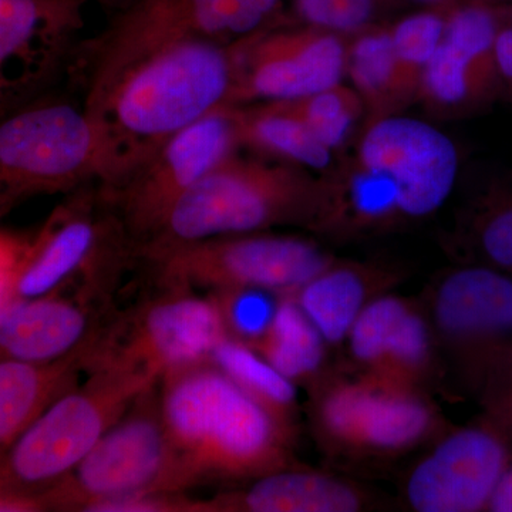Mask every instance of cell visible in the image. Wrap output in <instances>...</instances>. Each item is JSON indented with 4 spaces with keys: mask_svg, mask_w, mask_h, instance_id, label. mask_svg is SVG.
Wrapping results in <instances>:
<instances>
[{
    "mask_svg": "<svg viewBox=\"0 0 512 512\" xmlns=\"http://www.w3.org/2000/svg\"><path fill=\"white\" fill-rule=\"evenodd\" d=\"M89 0H0V111L45 86L76 45Z\"/></svg>",
    "mask_w": 512,
    "mask_h": 512,
    "instance_id": "15",
    "label": "cell"
},
{
    "mask_svg": "<svg viewBox=\"0 0 512 512\" xmlns=\"http://www.w3.org/2000/svg\"><path fill=\"white\" fill-rule=\"evenodd\" d=\"M413 2L421 3V5L436 6L446 2V0H413Z\"/></svg>",
    "mask_w": 512,
    "mask_h": 512,
    "instance_id": "37",
    "label": "cell"
},
{
    "mask_svg": "<svg viewBox=\"0 0 512 512\" xmlns=\"http://www.w3.org/2000/svg\"><path fill=\"white\" fill-rule=\"evenodd\" d=\"M318 421L326 439L343 450L397 454L433 436L437 414L421 390L363 375L329 387Z\"/></svg>",
    "mask_w": 512,
    "mask_h": 512,
    "instance_id": "13",
    "label": "cell"
},
{
    "mask_svg": "<svg viewBox=\"0 0 512 512\" xmlns=\"http://www.w3.org/2000/svg\"><path fill=\"white\" fill-rule=\"evenodd\" d=\"M497 73L512 83V29L498 30L494 42Z\"/></svg>",
    "mask_w": 512,
    "mask_h": 512,
    "instance_id": "35",
    "label": "cell"
},
{
    "mask_svg": "<svg viewBox=\"0 0 512 512\" xmlns=\"http://www.w3.org/2000/svg\"><path fill=\"white\" fill-rule=\"evenodd\" d=\"M446 20L447 16L427 10L406 16L390 26L394 80L402 113L417 103L421 80L443 37Z\"/></svg>",
    "mask_w": 512,
    "mask_h": 512,
    "instance_id": "28",
    "label": "cell"
},
{
    "mask_svg": "<svg viewBox=\"0 0 512 512\" xmlns=\"http://www.w3.org/2000/svg\"><path fill=\"white\" fill-rule=\"evenodd\" d=\"M124 328L123 336L93 345L86 367H119L158 383L210 363L212 352L227 338L214 299L188 293L151 303Z\"/></svg>",
    "mask_w": 512,
    "mask_h": 512,
    "instance_id": "12",
    "label": "cell"
},
{
    "mask_svg": "<svg viewBox=\"0 0 512 512\" xmlns=\"http://www.w3.org/2000/svg\"><path fill=\"white\" fill-rule=\"evenodd\" d=\"M96 128L67 103L26 107L0 123V197L76 191L103 181Z\"/></svg>",
    "mask_w": 512,
    "mask_h": 512,
    "instance_id": "9",
    "label": "cell"
},
{
    "mask_svg": "<svg viewBox=\"0 0 512 512\" xmlns=\"http://www.w3.org/2000/svg\"><path fill=\"white\" fill-rule=\"evenodd\" d=\"M28 242L0 232V308L15 298L16 279Z\"/></svg>",
    "mask_w": 512,
    "mask_h": 512,
    "instance_id": "34",
    "label": "cell"
},
{
    "mask_svg": "<svg viewBox=\"0 0 512 512\" xmlns=\"http://www.w3.org/2000/svg\"><path fill=\"white\" fill-rule=\"evenodd\" d=\"M328 343L291 295H282L271 329L256 352L293 383L318 377Z\"/></svg>",
    "mask_w": 512,
    "mask_h": 512,
    "instance_id": "25",
    "label": "cell"
},
{
    "mask_svg": "<svg viewBox=\"0 0 512 512\" xmlns=\"http://www.w3.org/2000/svg\"><path fill=\"white\" fill-rule=\"evenodd\" d=\"M393 275L379 266L338 262L312 276L298 291L289 293L329 345L346 342L353 323L377 288L389 285Z\"/></svg>",
    "mask_w": 512,
    "mask_h": 512,
    "instance_id": "20",
    "label": "cell"
},
{
    "mask_svg": "<svg viewBox=\"0 0 512 512\" xmlns=\"http://www.w3.org/2000/svg\"><path fill=\"white\" fill-rule=\"evenodd\" d=\"M229 45L181 40L144 53L89 83L83 109L99 136L111 185L130 174L175 134L229 106Z\"/></svg>",
    "mask_w": 512,
    "mask_h": 512,
    "instance_id": "2",
    "label": "cell"
},
{
    "mask_svg": "<svg viewBox=\"0 0 512 512\" xmlns=\"http://www.w3.org/2000/svg\"><path fill=\"white\" fill-rule=\"evenodd\" d=\"M457 174L456 144L429 121L403 114L366 121L319 174L309 229L355 239L426 220L450 197Z\"/></svg>",
    "mask_w": 512,
    "mask_h": 512,
    "instance_id": "1",
    "label": "cell"
},
{
    "mask_svg": "<svg viewBox=\"0 0 512 512\" xmlns=\"http://www.w3.org/2000/svg\"><path fill=\"white\" fill-rule=\"evenodd\" d=\"M170 288H259L289 295L335 261L311 239L271 232L224 235L138 251Z\"/></svg>",
    "mask_w": 512,
    "mask_h": 512,
    "instance_id": "8",
    "label": "cell"
},
{
    "mask_svg": "<svg viewBox=\"0 0 512 512\" xmlns=\"http://www.w3.org/2000/svg\"><path fill=\"white\" fill-rule=\"evenodd\" d=\"M154 389L97 441L69 476L43 491L50 510L90 511L137 494H180L197 478L168 437Z\"/></svg>",
    "mask_w": 512,
    "mask_h": 512,
    "instance_id": "6",
    "label": "cell"
},
{
    "mask_svg": "<svg viewBox=\"0 0 512 512\" xmlns=\"http://www.w3.org/2000/svg\"><path fill=\"white\" fill-rule=\"evenodd\" d=\"M90 379L46 407L0 451V493L42 494L77 467L104 433L157 383L114 366H90Z\"/></svg>",
    "mask_w": 512,
    "mask_h": 512,
    "instance_id": "5",
    "label": "cell"
},
{
    "mask_svg": "<svg viewBox=\"0 0 512 512\" xmlns=\"http://www.w3.org/2000/svg\"><path fill=\"white\" fill-rule=\"evenodd\" d=\"M507 467V450L495 434L454 431L413 468L407 503L417 512L483 510Z\"/></svg>",
    "mask_w": 512,
    "mask_h": 512,
    "instance_id": "16",
    "label": "cell"
},
{
    "mask_svg": "<svg viewBox=\"0 0 512 512\" xmlns=\"http://www.w3.org/2000/svg\"><path fill=\"white\" fill-rule=\"evenodd\" d=\"M90 313L77 302L13 298L0 308V360L52 363L92 349Z\"/></svg>",
    "mask_w": 512,
    "mask_h": 512,
    "instance_id": "18",
    "label": "cell"
},
{
    "mask_svg": "<svg viewBox=\"0 0 512 512\" xmlns=\"http://www.w3.org/2000/svg\"><path fill=\"white\" fill-rule=\"evenodd\" d=\"M497 74L494 57L464 45L444 29L421 80L417 103L430 116L446 117L477 100Z\"/></svg>",
    "mask_w": 512,
    "mask_h": 512,
    "instance_id": "23",
    "label": "cell"
},
{
    "mask_svg": "<svg viewBox=\"0 0 512 512\" xmlns=\"http://www.w3.org/2000/svg\"><path fill=\"white\" fill-rule=\"evenodd\" d=\"M319 197V174L269 158L242 157L237 151L208 171L175 204L160 231L134 251L288 225L309 229Z\"/></svg>",
    "mask_w": 512,
    "mask_h": 512,
    "instance_id": "4",
    "label": "cell"
},
{
    "mask_svg": "<svg viewBox=\"0 0 512 512\" xmlns=\"http://www.w3.org/2000/svg\"><path fill=\"white\" fill-rule=\"evenodd\" d=\"M84 188L57 208L39 235L28 242L16 279L15 298L52 295L101 259L121 256L133 248L103 198L101 210H97L99 195Z\"/></svg>",
    "mask_w": 512,
    "mask_h": 512,
    "instance_id": "14",
    "label": "cell"
},
{
    "mask_svg": "<svg viewBox=\"0 0 512 512\" xmlns=\"http://www.w3.org/2000/svg\"><path fill=\"white\" fill-rule=\"evenodd\" d=\"M348 37L312 26L262 30L229 45V106L301 99L345 80Z\"/></svg>",
    "mask_w": 512,
    "mask_h": 512,
    "instance_id": "11",
    "label": "cell"
},
{
    "mask_svg": "<svg viewBox=\"0 0 512 512\" xmlns=\"http://www.w3.org/2000/svg\"><path fill=\"white\" fill-rule=\"evenodd\" d=\"M284 103L333 156L353 143L366 121V109L350 84L340 82Z\"/></svg>",
    "mask_w": 512,
    "mask_h": 512,
    "instance_id": "27",
    "label": "cell"
},
{
    "mask_svg": "<svg viewBox=\"0 0 512 512\" xmlns=\"http://www.w3.org/2000/svg\"><path fill=\"white\" fill-rule=\"evenodd\" d=\"M436 348L426 312L410 305L389 340L383 365L375 377L421 390V384L429 382L433 375Z\"/></svg>",
    "mask_w": 512,
    "mask_h": 512,
    "instance_id": "29",
    "label": "cell"
},
{
    "mask_svg": "<svg viewBox=\"0 0 512 512\" xmlns=\"http://www.w3.org/2000/svg\"><path fill=\"white\" fill-rule=\"evenodd\" d=\"M89 350L52 363L0 360V451L18 439L57 397L76 386Z\"/></svg>",
    "mask_w": 512,
    "mask_h": 512,
    "instance_id": "22",
    "label": "cell"
},
{
    "mask_svg": "<svg viewBox=\"0 0 512 512\" xmlns=\"http://www.w3.org/2000/svg\"><path fill=\"white\" fill-rule=\"evenodd\" d=\"M424 312L437 348L457 359L512 336V279L480 266L457 269L434 285Z\"/></svg>",
    "mask_w": 512,
    "mask_h": 512,
    "instance_id": "17",
    "label": "cell"
},
{
    "mask_svg": "<svg viewBox=\"0 0 512 512\" xmlns=\"http://www.w3.org/2000/svg\"><path fill=\"white\" fill-rule=\"evenodd\" d=\"M478 237L481 249L493 264L512 269V202L485 218Z\"/></svg>",
    "mask_w": 512,
    "mask_h": 512,
    "instance_id": "33",
    "label": "cell"
},
{
    "mask_svg": "<svg viewBox=\"0 0 512 512\" xmlns=\"http://www.w3.org/2000/svg\"><path fill=\"white\" fill-rule=\"evenodd\" d=\"M241 150L229 106L184 128L100 195L133 248L150 241L175 204L215 165Z\"/></svg>",
    "mask_w": 512,
    "mask_h": 512,
    "instance_id": "10",
    "label": "cell"
},
{
    "mask_svg": "<svg viewBox=\"0 0 512 512\" xmlns=\"http://www.w3.org/2000/svg\"><path fill=\"white\" fill-rule=\"evenodd\" d=\"M161 419L197 478L242 480L293 467V430L212 363L164 377Z\"/></svg>",
    "mask_w": 512,
    "mask_h": 512,
    "instance_id": "3",
    "label": "cell"
},
{
    "mask_svg": "<svg viewBox=\"0 0 512 512\" xmlns=\"http://www.w3.org/2000/svg\"><path fill=\"white\" fill-rule=\"evenodd\" d=\"M410 305L396 295H379L360 312L346 342L350 355L365 370L363 375L379 373L389 340Z\"/></svg>",
    "mask_w": 512,
    "mask_h": 512,
    "instance_id": "30",
    "label": "cell"
},
{
    "mask_svg": "<svg viewBox=\"0 0 512 512\" xmlns=\"http://www.w3.org/2000/svg\"><path fill=\"white\" fill-rule=\"evenodd\" d=\"M239 148L254 156L296 165L315 174L325 173L335 161L332 151L313 136L284 103L229 106Z\"/></svg>",
    "mask_w": 512,
    "mask_h": 512,
    "instance_id": "21",
    "label": "cell"
},
{
    "mask_svg": "<svg viewBox=\"0 0 512 512\" xmlns=\"http://www.w3.org/2000/svg\"><path fill=\"white\" fill-rule=\"evenodd\" d=\"M210 363L293 430L298 409L296 384L276 370L261 353L227 336L212 352Z\"/></svg>",
    "mask_w": 512,
    "mask_h": 512,
    "instance_id": "26",
    "label": "cell"
},
{
    "mask_svg": "<svg viewBox=\"0 0 512 512\" xmlns=\"http://www.w3.org/2000/svg\"><path fill=\"white\" fill-rule=\"evenodd\" d=\"M282 9L284 0H130L87 47L89 83L168 43L201 39L231 45L284 26Z\"/></svg>",
    "mask_w": 512,
    "mask_h": 512,
    "instance_id": "7",
    "label": "cell"
},
{
    "mask_svg": "<svg viewBox=\"0 0 512 512\" xmlns=\"http://www.w3.org/2000/svg\"><path fill=\"white\" fill-rule=\"evenodd\" d=\"M205 505L207 512H356L365 498L359 488L339 478L288 467Z\"/></svg>",
    "mask_w": 512,
    "mask_h": 512,
    "instance_id": "19",
    "label": "cell"
},
{
    "mask_svg": "<svg viewBox=\"0 0 512 512\" xmlns=\"http://www.w3.org/2000/svg\"><path fill=\"white\" fill-rule=\"evenodd\" d=\"M487 507L494 512H512V466L505 468Z\"/></svg>",
    "mask_w": 512,
    "mask_h": 512,
    "instance_id": "36",
    "label": "cell"
},
{
    "mask_svg": "<svg viewBox=\"0 0 512 512\" xmlns=\"http://www.w3.org/2000/svg\"><path fill=\"white\" fill-rule=\"evenodd\" d=\"M281 296L259 288L225 289L211 293L220 309L228 338L251 348H256L271 329Z\"/></svg>",
    "mask_w": 512,
    "mask_h": 512,
    "instance_id": "31",
    "label": "cell"
},
{
    "mask_svg": "<svg viewBox=\"0 0 512 512\" xmlns=\"http://www.w3.org/2000/svg\"><path fill=\"white\" fill-rule=\"evenodd\" d=\"M293 6L306 26L350 36L372 26L377 0H293Z\"/></svg>",
    "mask_w": 512,
    "mask_h": 512,
    "instance_id": "32",
    "label": "cell"
},
{
    "mask_svg": "<svg viewBox=\"0 0 512 512\" xmlns=\"http://www.w3.org/2000/svg\"><path fill=\"white\" fill-rule=\"evenodd\" d=\"M346 37L345 77L365 104L366 121L403 114L397 101L390 26L372 25Z\"/></svg>",
    "mask_w": 512,
    "mask_h": 512,
    "instance_id": "24",
    "label": "cell"
}]
</instances>
